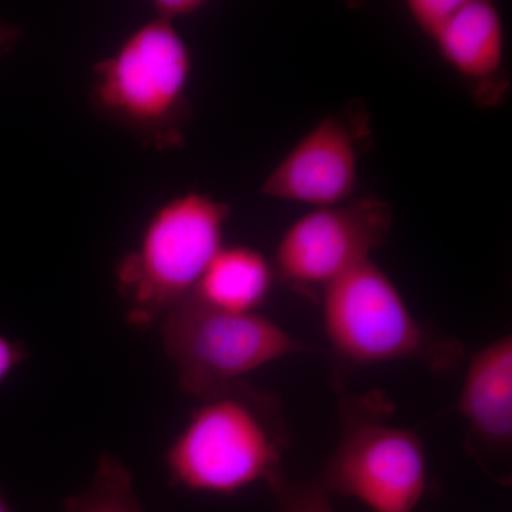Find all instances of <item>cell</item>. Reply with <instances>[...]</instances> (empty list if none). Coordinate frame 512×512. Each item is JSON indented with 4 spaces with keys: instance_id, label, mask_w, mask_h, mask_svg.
<instances>
[{
    "instance_id": "obj_6",
    "label": "cell",
    "mask_w": 512,
    "mask_h": 512,
    "mask_svg": "<svg viewBox=\"0 0 512 512\" xmlns=\"http://www.w3.org/2000/svg\"><path fill=\"white\" fill-rule=\"evenodd\" d=\"M160 330L181 389L198 400L269 363L311 350L258 312L217 311L192 296L165 313Z\"/></svg>"
},
{
    "instance_id": "obj_2",
    "label": "cell",
    "mask_w": 512,
    "mask_h": 512,
    "mask_svg": "<svg viewBox=\"0 0 512 512\" xmlns=\"http://www.w3.org/2000/svg\"><path fill=\"white\" fill-rule=\"evenodd\" d=\"M190 46L175 25L151 19L93 66L94 109L156 150L185 143L191 119Z\"/></svg>"
},
{
    "instance_id": "obj_17",
    "label": "cell",
    "mask_w": 512,
    "mask_h": 512,
    "mask_svg": "<svg viewBox=\"0 0 512 512\" xmlns=\"http://www.w3.org/2000/svg\"><path fill=\"white\" fill-rule=\"evenodd\" d=\"M22 33L23 29L20 26L0 22V55L10 52L19 42Z\"/></svg>"
},
{
    "instance_id": "obj_5",
    "label": "cell",
    "mask_w": 512,
    "mask_h": 512,
    "mask_svg": "<svg viewBox=\"0 0 512 512\" xmlns=\"http://www.w3.org/2000/svg\"><path fill=\"white\" fill-rule=\"evenodd\" d=\"M338 409V446L316 478L320 487L373 512H413L429 490L423 440L389 423L392 403L382 393L346 394Z\"/></svg>"
},
{
    "instance_id": "obj_11",
    "label": "cell",
    "mask_w": 512,
    "mask_h": 512,
    "mask_svg": "<svg viewBox=\"0 0 512 512\" xmlns=\"http://www.w3.org/2000/svg\"><path fill=\"white\" fill-rule=\"evenodd\" d=\"M274 265L247 245H224L205 269L192 298L217 311L255 313L275 281Z\"/></svg>"
},
{
    "instance_id": "obj_18",
    "label": "cell",
    "mask_w": 512,
    "mask_h": 512,
    "mask_svg": "<svg viewBox=\"0 0 512 512\" xmlns=\"http://www.w3.org/2000/svg\"><path fill=\"white\" fill-rule=\"evenodd\" d=\"M0 512H15L8 504V501H6L5 495L2 493V488H0Z\"/></svg>"
},
{
    "instance_id": "obj_7",
    "label": "cell",
    "mask_w": 512,
    "mask_h": 512,
    "mask_svg": "<svg viewBox=\"0 0 512 512\" xmlns=\"http://www.w3.org/2000/svg\"><path fill=\"white\" fill-rule=\"evenodd\" d=\"M392 228V207L380 198L313 208L279 239L272 264L275 275L299 291L322 292L372 258Z\"/></svg>"
},
{
    "instance_id": "obj_3",
    "label": "cell",
    "mask_w": 512,
    "mask_h": 512,
    "mask_svg": "<svg viewBox=\"0 0 512 512\" xmlns=\"http://www.w3.org/2000/svg\"><path fill=\"white\" fill-rule=\"evenodd\" d=\"M229 217L228 204L200 191L175 195L154 210L136 247L116 266L117 292L130 325H156L190 298L224 247Z\"/></svg>"
},
{
    "instance_id": "obj_1",
    "label": "cell",
    "mask_w": 512,
    "mask_h": 512,
    "mask_svg": "<svg viewBox=\"0 0 512 512\" xmlns=\"http://www.w3.org/2000/svg\"><path fill=\"white\" fill-rule=\"evenodd\" d=\"M289 446L279 397L238 382L200 399L165 451V470L174 487L234 495L282 473Z\"/></svg>"
},
{
    "instance_id": "obj_4",
    "label": "cell",
    "mask_w": 512,
    "mask_h": 512,
    "mask_svg": "<svg viewBox=\"0 0 512 512\" xmlns=\"http://www.w3.org/2000/svg\"><path fill=\"white\" fill-rule=\"evenodd\" d=\"M323 329L340 365L423 363L444 373L464 359L463 343L414 318L402 293L372 258L320 292Z\"/></svg>"
},
{
    "instance_id": "obj_14",
    "label": "cell",
    "mask_w": 512,
    "mask_h": 512,
    "mask_svg": "<svg viewBox=\"0 0 512 512\" xmlns=\"http://www.w3.org/2000/svg\"><path fill=\"white\" fill-rule=\"evenodd\" d=\"M466 0H407L406 10L417 29L431 42L448 28Z\"/></svg>"
},
{
    "instance_id": "obj_13",
    "label": "cell",
    "mask_w": 512,
    "mask_h": 512,
    "mask_svg": "<svg viewBox=\"0 0 512 512\" xmlns=\"http://www.w3.org/2000/svg\"><path fill=\"white\" fill-rule=\"evenodd\" d=\"M279 512H335L330 495L318 481H298L286 477L284 471L268 481Z\"/></svg>"
},
{
    "instance_id": "obj_16",
    "label": "cell",
    "mask_w": 512,
    "mask_h": 512,
    "mask_svg": "<svg viewBox=\"0 0 512 512\" xmlns=\"http://www.w3.org/2000/svg\"><path fill=\"white\" fill-rule=\"evenodd\" d=\"M26 357L28 352L25 346L0 335V384L8 379L16 367L25 362Z\"/></svg>"
},
{
    "instance_id": "obj_10",
    "label": "cell",
    "mask_w": 512,
    "mask_h": 512,
    "mask_svg": "<svg viewBox=\"0 0 512 512\" xmlns=\"http://www.w3.org/2000/svg\"><path fill=\"white\" fill-rule=\"evenodd\" d=\"M440 56L454 72L476 86L481 96L500 89L505 64L503 16L490 0H466L436 40Z\"/></svg>"
},
{
    "instance_id": "obj_15",
    "label": "cell",
    "mask_w": 512,
    "mask_h": 512,
    "mask_svg": "<svg viewBox=\"0 0 512 512\" xmlns=\"http://www.w3.org/2000/svg\"><path fill=\"white\" fill-rule=\"evenodd\" d=\"M207 2L204 0H156L151 3L154 19L163 20L165 23L175 25L181 19L191 18L205 9Z\"/></svg>"
},
{
    "instance_id": "obj_8",
    "label": "cell",
    "mask_w": 512,
    "mask_h": 512,
    "mask_svg": "<svg viewBox=\"0 0 512 512\" xmlns=\"http://www.w3.org/2000/svg\"><path fill=\"white\" fill-rule=\"evenodd\" d=\"M359 177V146L348 121L319 120L266 175L261 192L278 201L312 208L352 200Z\"/></svg>"
},
{
    "instance_id": "obj_12",
    "label": "cell",
    "mask_w": 512,
    "mask_h": 512,
    "mask_svg": "<svg viewBox=\"0 0 512 512\" xmlns=\"http://www.w3.org/2000/svg\"><path fill=\"white\" fill-rule=\"evenodd\" d=\"M64 512H147L138 500L134 477L124 461L103 454L97 461L92 483L63 501Z\"/></svg>"
},
{
    "instance_id": "obj_9",
    "label": "cell",
    "mask_w": 512,
    "mask_h": 512,
    "mask_svg": "<svg viewBox=\"0 0 512 512\" xmlns=\"http://www.w3.org/2000/svg\"><path fill=\"white\" fill-rule=\"evenodd\" d=\"M468 448L490 474L512 446V338L505 335L471 357L460 392Z\"/></svg>"
}]
</instances>
